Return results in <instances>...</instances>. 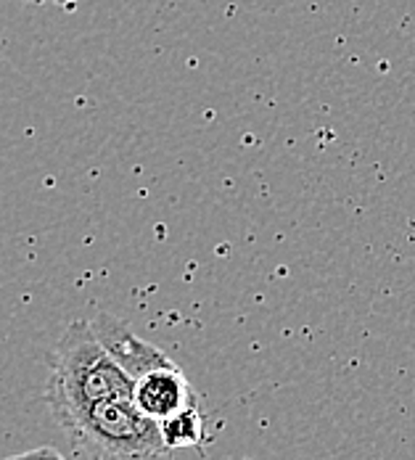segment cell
Masks as SVG:
<instances>
[{"instance_id": "obj_4", "label": "cell", "mask_w": 415, "mask_h": 460, "mask_svg": "<svg viewBox=\"0 0 415 460\" xmlns=\"http://www.w3.org/2000/svg\"><path fill=\"white\" fill-rule=\"evenodd\" d=\"M133 402L140 413L151 420H162L190 402H199V394L188 384L178 363L164 368L148 370L133 381Z\"/></svg>"}, {"instance_id": "obj_6", "label": "cell", "mask_w": 415, "mask_h": 460, "mask_svg": "<svg viewBox=\"0 0 415 460\" xmlns=\"http://www.w3.org/2000/svg\"><path fill=\"white\" fill-rule=\"evenodd\" d=\"M0 460H66L56 447H35V450H27V453H19V456H11V458Z\"/></svg>"}, {"instance_id": "obj_2", "label": "cell", "mask_w": 415, "mask_h": 460, "mask_svg": "<svg viewBox=\"0 0 415 460\" xmlns=\"http://www.w3.org/2000/svg\"><path fill=\"white\" fill-rule=\"evenodd\" d=\"M83 460H162L159 426L136 408L133 397H114L58 420Z\"/></svg>"}, {"instance_id": "obj_7", "label": "cell", "mask_w": 415, "mask_h": 460, "mask_svg": "<svg viewBox=\"0 0 415 460\" xmlns=\"http://www.w3.org/2000/svg\"><path fill=\"white\" fill-rule=\"evenodd\" d=\"M19 3H56V5H64V8L75 5V0H19Z\"/></svg>"}, {"instance_id": "obj_3", "label": "cell", "mask_w": 415, "mask_h": 460, "mask_svg": "<svg viewBox=\"0 0 415 460\" xmlns=\"http://www.w3.org/2000/svg\"><path fill=\"white\" fill-rule=\"evenodd\" d=\"M91 328L95 339L103 344V349L117 360V366L125 370L133 381L148 370L172 366V360L159 347H154V344L136 336L130 323L119 321L109 313H98L91 321Z\"/></svg>"}, {"instance_id": "obj_5", "label": "cell", "mask_w": 415, "mask_h": 460, "mask_svg": "<svg viewBox=\"0 0 415 460\" xmlns=\"http://www.w3.org/2000/svg\"><path fill=\"white\" fill-rule=\"evenodd\" d=\"M162 445L172 450H196L209 442V429H207V415L201 413L199 402H190L172 415L156 420Z\"/></svg>"}, {"instance_id": "obj_1", "label": "cell", "mask_w": 415, "mask_h": 460, "mask_svg": "<svg viewBox=\"0 0 415 460\" xmlns=\"http://www.w3.org/2000/svg\"><path fill=\"white\" fill-rule=\"evenodd\" d=\"M48 368L46 402L56 423L98 402L133 397V378L95 339L91 321L69 323L48 355Z\"/></svg>"}]
</instances>
